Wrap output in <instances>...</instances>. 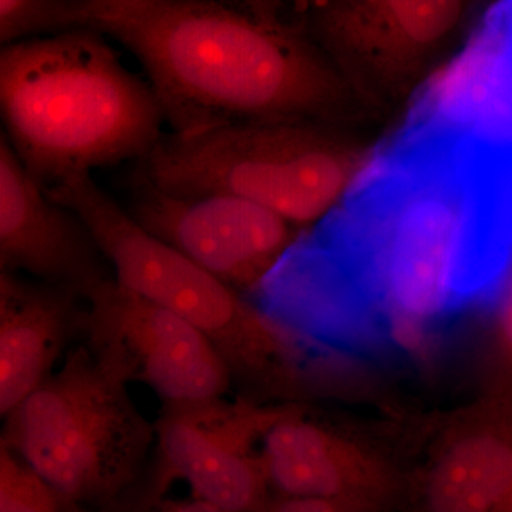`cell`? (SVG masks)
<instances>
[{"instance_id":"cell-1","label":"cell","mask_w":512,"mask_h":512,"mask_svg":"<svg viewBox=\"0 0 512 512\" xmlns=\"http://www.w3.org/2000/svg\"><path fill=\"white\" fill-rule=\"evenodd\" d=\"M306 244L362 328L409 355L487 301L512 259V173L461 148L384 140Z\"/></svg>"},{"instance_id":"cell-2","label":"cell","mask_w":512,"mask_h":512,"mask_svg":"<svg viewBox=\"0 0 512 512\" xmlns=\"http://www.w3.org/2000/svg\"><path fill=\"white\" fill-rule=\"evenodd\" d=\"M67 20L137 57L177 136L249 123L345 126L365 111L299 12L291 18L279 3L67 0Z\"/></svg>"},{"instance_id":"cell-3","label":"cell","mask_w":512,"mask_h":512,"mask_svg":"<svg viewBox=\"0 0 512 512\" xmlns=\"http://www.w3.org/2000/svg\"><path fill=\"white\" fill-rule=\"evenodd\" d=\"M106 39L79 28L2 47L3 133L43 190L94 168L140 161L164 136L150 83Z\"/></svg>"},{"instance_id":"cell-4","label":"cell","mask_w":512,"mask_h":512,"mask_svg":"<svg viewBox=\"0 0 512 512\" xmlns=\"http://www.w3.org/2000/svg\"><path fill=\"white\" fill-rule=\"evenodd\" d=\"M377 150L335 124H237L192 137L164 133L136 175L173 197L242 198L306 231L348 198Z\"/></svg>"},{"instance_id":"cell-5","label":"cell","mask_w":512,"mask_h":512,"mask_svg":"<svg viewBox=\"0 0 512 512\" xmlns=\"http://www.w3.org/2000/svg\"><path fill=\"white\" fill-rule=\"evenodd\" d=\"M3 419L0 444L64 497L90 510L133 511L156 427L86 345L70 349Z\"/></svg>"},{"instance_id":"cell-6","label":"cell","mask_w":512,"mask_h":512,"mask_svg":"<svg viewBox=\"0 0 512 512\" xmlns=\"http://www.w3.org/2000/svg\"><path fill=\"white\" fill-rule=\"evenodd\" d=\"M45 192L82 218L120 285L180 316L210 340L232 384L256 393L292 392L305 384L291 342L248 296L147 234L90 174Z\"/></svg>"},{"instance_id":"cell-7","label":"cell","mask_w":512,"mask_h":512,"mask_svg":"<svg viewBox=\"0 0 512 512\" xmlns=\"http://www.w3.org/2000/svg\"><path fill=\"white\" fill-rule=\"evenodd\" d=\"M299 15L365 111L406 106L483 10L461 0H326Z\"/></svg>"},{"instance_id":"cell-8","label":"cell","mask_w":512,"mask_h":512,"mask_svg":"<svg viewBox=\"0 0 512 512\" xmlns=\"http://www.w3.org/2000/svg\"><path fill=\"white\" fill-rule=\"evenodd\" d=\"M403 109L393 138L463 148L512 171V2L485 8Z\"/></svg>"},{"instance_id":"cell-9","label":"cell","mask_w":512,"mask_h":512,"mask_svg":"<svg viewBox=\"0 0 512 512\" xmlns=\"http://www.w3.org/2000/svg\"><path fill=\"white\" fill-rule=\"evenodd\" d=\"M83 345L124 384L150 387L163 404L221 399L232 377L210 340L180 316L107 279L84 296Z\"/></svg>"},{"instance_id":"cell-10","label":"cell","mask_w":512,"mask_h":512,"mask_svg":"<svg viewBox=\"0 0 512 512\" xmlns=\"http://www.w3.org/2000/svg\"><path fill=\"white\" fill-rule=\"evenodd\" d=\"M284 407L249 399L164 404L154 421L158 466L144 483L148 501L163 498L174 478L190 485L194 498L228 512H262L271 503L259 441Z\"/></svg>"},{"instance_id":"cell-11","label":"cell","mask_w":512,"mask_h":512,"mask_svg":"<svg viewBox=\"0 0 512 512\" xmlns=\"http://www.w3.org/2000/svg\"><path fill=\"white\" fill-rule=\"evenodd\" d=\"M127 212L151 237L245 296L305 232L254 202L222 194L173 197L137 175Z\"/></svg>"},{"instance_id":"cell-12","label":"cell","mask_w":512,"mask_h":512,"mask_svg":"<svg viewBox=\"0 0 512 512\" xmlns=\"http://www.w3.org/2000/svg\"><path fill=\"white\" fill-rule=\"evenodd\" d=\"M0 272L32 275L80 295L113 269L82 218L47 197L0 134Z\"/></svg>"},{"instance_id":"cell-13","label":"cell","mask_w":512,"mask_h":512,"mask_svg":"<svg viewBox=\"0 0 512 512\" xmlns=\"http://www.w3.org/2000/svg\"><path fill=\"white\" fill-rule=\"evenodd\" d=\"M259 458L278 497L335 501L390 512L399 500L392 471L372 453L293 409L282 410L259 441Z\"/></svg>"},{"instance_id":"cell-14","label":"cell","mask_w":512,"mask_h":512,"mask_svg":"<svg viewBox=\"0 0 512 512\" xmlns=\"http://www.w3.org/2000/svg\"><path fill=\"white\" fill-rule=\"evenodd\" d=\"M84 298L69 286L0 272V413L5 417L53 375L82 338Z\"/></svg>"},{"instance_id":"cell-15","label":"cell","mask_w":512,"mask_h":512,"mask_svg":"<svg viewBox=\"0 0 512 512\" xmlns=\"http://www.w3.org/2000/svg\"><path fill=\"white\" fill-rule=\"evenodd\" d=\"M512 493V404L458 431L421 485L417 512H498Z\"/></svg>"},{"instance_id":"cell-16","label":"cell","mask_w":512,"mask_h":512,"mask_svg":"<svg viewBox=\"0 0 512 512\" xmlns=\"http://www.w3.org/2000/svg\"><path fill=\"white\" fill-rule=\"evenodd\" d=\"M0 512H127L96 511L73 503L37 476L19 456L0 444Z\"/></svg>"},{"instance_id":"cell-17","label":"cell","mask_w":512,"mask_h":512,"mask_svg":"<svg viewBox=\"0 0 512 512\" xmlns=\"http://www.w3.org/2000/svg\"><path fill=\"white\" fill-rule=\"evenodd\" d=\"M67 30V0H0L3 47Z\"/></svg>"},{"instance_id":"cell-18","label":"cell","mask_w":512,"mask_h":512,"mask_svg":"<svg viewBox=\"0 0 512 512\" xmlns=\"http://www.w3.org/2000/svg\"><path fill=\"white\" fill-rule=\"evenodd\" d=\"M485 305L490 309L495 348L512 370V259Z\"/></svg>"},{"instance_id":"cell-19","label":"cell","mask_w":512,"mask_h":512,"mask_svg":"<svg viewBox=\"0 0 512 512\" xmlns=\"http://www.w3.org/2000/svg\"><path fill=\"white\" fill-rule=\"evenodd\" d=\"M262 512H367L335 501L278 497Z\"/></svg>"},{"instance_id":"cell-20","label":"cell","mask_w":512,"mask_h":512,"mask_svg":"<svg viewBox=\"0 0 512 512\" xmlns=\"http://www.w3.org/2000/svg\"><path fill=\"white\" fill-rule=\"evenodd\" d=\"M131 512H228L210 503L192 498V500H160L140 505Z\"/></svg>"},{"instance_id":"cell-21","label":"cell","mask_w":512,"mask_h":512,"mask_svg":"<svg viewBox=\"0 0 512 512\" xmlns=\"http://www.w3.org/2000/svg\"><path fill=\"white\" fill-rule=\"evenodd\" d=\"M498 512H512V493L510 497H508V500L505 501L503 507H501V510Z\"/></svg>"}]
</instances>
